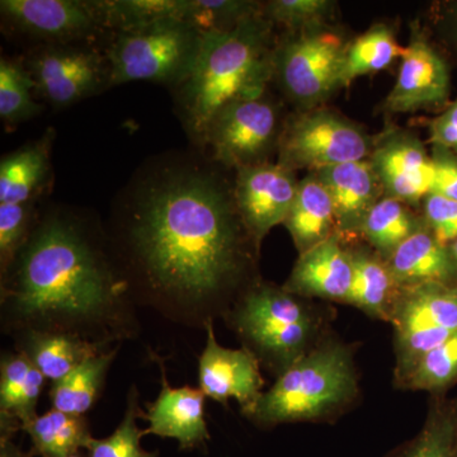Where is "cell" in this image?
<instances>
[{"label":"cell","mask_w":457,"mask_h":457,"mask_svg":"<svg viewBox=\"0 0 457 457\" xmlns=\"http://www.w3.org/2000/svg\"><path fill=\"white\" fill-rule=\"evenodd\" d=\"M457 402L432 403L425 425L385 457H456Z\"/></svg>","instance_id":"obj_31"},{"label":"cell","mask_w":457,"mask_h":457,"mask_svg":"<svg viewBox=\"0 0 457 457\" xmlns=\"http://www.w3.org/2000/svg\"><path fill=\"white\" fill-rule=\"evenodd\" d=\"M201 42L203 35L180 18L114 33L106 53L110 87L147 80L179 88L194 69Z\"/></svg>","instance_id":"obj_6"},{"label":"cell","mask_w":457,"mask_h":457,"mask_svg":"<svg viewBox=\"0 0 457 457\" xmlns=\"http://www.w3.org/2000/svg\"><path fill=\"white\" fill-rule=\"evenodd\" d=\"M123 230L135 287L165 317L206 326L228 314L255 282L257 246L234 192L209 171H164L140 189Z\"/></svg>","instance_id":"obj_1"},{"label":"cell","mask_w":457,"mask_h":457,"mask_svg":"<svg viewBox=\"0 0 457 457\" xmlns=\"http://www.w3.org/2000/svg\"><path fill=\"white\" fill-rule=\"evenodd\" d=\"M71 457H83V456L80 455V453H77V455H74V456H71Z\"/></svg>","instance_id":"obj_44"},{"label":"cell","mask_w":457,"mask_h":457,"mask_svg":"<svg viewBox=\"0 0 457 457\" xmlns=\"http://www.w3.org/2000/svg\"><path fill=\"white\" fill-rule=\"evenodd\" d=\"M386 263L398 288L428 282L455 285L457 267L449 245H441L427 225L405 240Z\"/></svg>","instance_id":"obj_20"},{"label":"cell","mask_w":457,"mask_h":457,"mask_svg":"<svg viewBox=\"0 0 457 457\" xmlns=\"http://www.w3.org/2000/svg\"><path fill=\"white\" fill-rule=\"evenodd\" d=\"M281 131L278 107L264 95L222 108L213 117L204 145L210 146L218 163L239 170L269 163Z\"/></svg>","instance_id":"obj_10"},{"label":"cell","mask_w":457,"mask_h":457,"mask_svg":"<svg viewBox=\"0 0 457 457\" xmlns=\"http://www.w3.org/2000/svg\"><path fill=\"white\" fill-rule=\"evenodd\" d=\"M273 27L262 11L231 31L203 35L194 69L176 88L180 119L197 144L204 145L213 117L228 104L266 95L278 42Z\"/></svg>","instance_id":"obj_3"},{"label":"cell","mask_w":457,"mask_h":457,"mask_svg":"<svg viewBox=\"0 0 457 457\" xmlns=\"http://www.w3.org/2000/svg\"><path fill=\"white\" fill-rule=\"evenodd\" d=\"M284 225L299 254L311 251L336 233L335 207L317 174L311 173L300 180Z\"/></svg>","instance_id":"obj_22"},{"label":"cell","mask_w":457,"mask_h":457,"mask_svg":"<svg viewBox=\"0 0 457 457\" xmlns=\"http://www.w3.org/2000/svg\"><path fill=\"white\" fill-rule=\"evenodd\" d=\"M25 65L35 93L55 108L71 106L110 87L107 56L83 42L42 45Z\"/></svg>","instance_id":"obj_11"},{"label":"cell","mask_w":457,"mask_h":457,"mask_svg":"<svg viewBox=\"0 0 457 457\" xmlns=\"http://www.w3.org/2000/svg\"><path fill=\"white\" fill-rule=\"evenodd\" d=\"M371 137L361 126L328 108L299 111L282 126L279 165L314 171L369 159Z\"/></svg>","instance_id":"obj_9"},{"label":"cell","mask_w":457,"mask_h":457,"mask_svg":"<svg viewBox=\"0 0 457 457\" xmlns=\"http://www.w3.org/2000/svg\"><path fill=\"white\" fill-rule=\"evenodd\" d=\"M17 351L26 354L42 375L54 383L84 361L110 351L80 337L60 332L25 330L17 333Z\"/></svg>","instance_id":"obj_23"},{"label":"cell","mask_w":457,"mask_h":457,"mask_svg":"<svg viewBox=\"0 0 457 457\" xmlns=\"http://www.w3.org/2000/svg\"><path fill=\"white\" fill-rule=\"evenodd\" d=\"M116 354L117 348L96 354L55 381L50 390L53 409L84 416L97 400L107 370Z\"/></svg>","instance_id":"obj_28"},{"label":"cell","mask_w":457,"mask_h":457,"mask_svg":"<svg viewBox=\"0 0 457 457\" xmlns=\"http://www.w3.org/2000/svg\"><path fill=\"white\" fill-rule=\"evenodd\" d=\"M104 29L137 31L168 18H185L188 0H98L92 2Z\"/></svg>","instance_id":"obj_30"},{"label":"cell","mask_w":457,"mask_h":457,"mask_svg":"<svg viewBox=\"0 0 457 457\" xmlns=\"http://www.w3.org/2000/svg\"><path fill=\"white\" fill-rule=\"evenodd\" d=\"M369 161L385 197L414 207L431 194L435 177L432 156L416 135L398 128L386 129L374 137Z\"/></svg>","instance_id":"obj_12"},{"label":"cell","mask_w":457,"mask_h":457,"mask_svg":"<svg viewBox=\"0 0 457 457\" xmlns=\"http://www.w3.org/2000/svg\"><path fill=\"white\" fill-rule=\"evenodd\" d=\"M335 207L337 233L360 237L366 216L381 198L384 189L369 159L314 171Z\"/></svg>","instance_id":"obj_18"},{"label":"cell","mask_w":457,"mask_h":457,"mask_svg":"<svg viewBox=\"0 0 457 457\" xmlns=\"http://www.w3.org/2000/svg\"><path fill=\"white\" fill-rule=\"evenodd\" d=\"M353 356L352 345L321 339L262 394L245 416L260 427L332 420L359 396Z\"/></svg>","instance_id":"obj_4"},{"label":"cell","mask_w":457,"mask_h":457,"mask_svg":"<svg viewBox=\"0 0 457 457\" xmlns=\"http://www.w3.org/2000/svg\"><path fill=\"white\" fill-rule=\"evenodd\" d=\"M54 132L5 155L0 163V204L36 201L46 185Z\"/></svg>","instance_id":"obj_24"},{"label":"cell","mask_w":457,"mask_h":457,"mask_svg":"<svg viewBox=\"0 0 457 457\" xmlns=\"http://www.w3.org/2000/svg\"><path fill=\"white\" fill-rule=\"evenodd\" d=\"M389 323L395 351L394 383L399 386L425 354L457 332V285L399 287Z\"/></svg>","instance_id":"obj_8"},{"label":"cell","mask_w":457,"mask_h":457,"mask_svg":"<svg viewBox=\"0 0 457 457\" xmlns=\"http://www.w3.org/2000/svg\"><path fill=\"white\" fill-rule=\"evenodd\" d=\"M35 82L25 62L2 57L0 60V117L8 126L27 121L41 112L33 99Z\"/></svg>","instance_id":"obj_32"},{"label":"cell","mask_w":457,"mask_h":457,"mask_svg":"<svg viewBox=\"0 0 457 457\" xmlns=\"http://www.w3.org/2000/svg\"><path fill=\"white\" fill-rule=\"evenodd\" d=\"M141 414L139 393L132 386L122 422L110 437L104 440L92 438L86 449L88 451L87 457H158V453H147L141 447V437L145 436V429H140L137 425Z\"/></svg>","instance_id":"obj_35"},{"label":"cell","mask_w":457,"mask_h":457,"mask_svg":"<svg viewBox=\"0 0 457 457\" xmlns=\"http://www.w3.org/2000/svg\"><path fill=\"white\" fill-rule=\"evenodd\" d=\"M0 14L11 31L45 45L83 42L104 29L92 2L2 0Z\"/></svg>","instance_id":"obj_14"},{"label":"cell","mask_w":457,"mask_h":457,"mask_svg":"<svg viewBox=\"0 0 457 457\" xmlns=\"http://www.w3.org/2000/svg\"><path fill=\"white\" fill-rule=\"evenodd\" d=\"M423 219L436 239L444 245L457 240V201L429 194L423 200Z\"/></svg>","instance_id":"obj_38"},{"label":"cell","mask_w":457,"mask_h":457,"mask_svg":"<svg viewBox=\"0 0 457 457\" xmlns=\"http://www.w3.org/2000/svg\"><path fill=\"white\" fill-rule=\"evenodd\" d=\"M350 249L353 278L345 303L360 309L369 317L389 321L398 286L386 261L369 245Z\"/></svg>","instance_id":"obj_25"},{"label":"cell","mask_w":457,"mask_h":457,"mask_svg":"<svg viewBox=\"0 0 457 457\" xmlns=\"http://www.w3.org/2000/svg\"><path fill=\"white\" fill-rule=\"evenodd\" d=\"M31 437L33 451L41 457H71L87 449L90 436L84 416H73L51 409L22 427Z\"/></svg>","instance_id":"obj_27"},{"label":"cell","mask_w":457,"mask_h":457,"mask_svg":"<svg viewBox=\"0 0 457 457\" xmlns=\"http://www.w3.org/2000/svg\"><path fill=\"white\" fill-rule=\"evenodd\" d=\"M429 141L457 155V99L429 125Z\"/></svg>","instance_id":"obj_40"},{"label":"cell","mask_w":457,"mask_h":457,"mask_svg":"<svg viewBox=\"0 0 457 457\" xmlns=\"http://www.w3.org/2000/svg\"><path fill=\"white\" fill-rule=\"evenodd\" d=\"M213 320L207 321L206 347L200 357L198 381L206 396L227 404L228 398H236L242 405L243 414L249 413L262 396L264 380L260 361L252 352L230 350L216 342Z\"/></svg>","instance_id":"obj_16"},{"label":"cell","mask_w":457,"mask_h":457,"mask_svg":"<svg viewBox=\"0 0 457 457\" xmlns=\"http://www.w3.org/2000/svg\"><path fill=\"white\" fill-rule=\"evenodd\" d=\"M456 378L457 332L425 354L398 387L438 393L450 386Z\"/></svg>","instance_id":"obj_34"},{"label":"cell","mask_w":457,"mask_h":457,"mask_svg":"<svg viewBox=\"0 0 457 457\" xmlns=\"http://www.w3.org/2000/svg\"><path fill=\"white\" fill-rule=\"evenodd\" d=\"M338 233L299 255L293 272L282 287L303 299L345 303L350 294L353 264L351 249Z\"/></svg>","instance_id":"obj_17"},{"label":"cell","mask_w":457,"mask_h":457,"mask_svg":"<svg viewBox=\"0 0 457 457\" xmlns=\"http://www.w3.org/2000/svg\"><path fill=\"white\" fill-rule=\"evenodd\" d=\"M423 227H426L425 219L418 216L409 204L384 196L366 216L360 237L386 261Z\"/></svg>","instance_id":"obj_26"},{"label":"cell","mask_w":457,"mask_h":457,"mask_svg":"<svg viewBox=\"0 0 457 457\" xmlns=\"http://www.w3.org/2000/svg\"><path fill=\"white\" fill-rule=\"evenodd\" d=\"M303 300L257 281L224 317L245 350L278 378L321 341L323 318Z\"/></svg>","instance_id":"obj_5"},{"label":"cell","mask_w":457,"mask_h":457,"mask_svg":"<svg viewBox=\"0 0 457 457\" xmlns=\"http://www.w3.org/2000/svg\"><path fill=\"white\" fill-rule=\"evenodd\" d=\"M263 4L248 0H188L183 20L201 35L227 32L236 29L246 18L257 16Z\"/></svg>","instance_id":"obj_33"},{"label":"cell","mask_w":457,"mask_h":457,"mask_svg":"<svg viewBox=\"0 0 457 457\" xmlns=\"http://www.w3.org/2000/svg\"><path fill=\"white\" fill-rule=\"evenodd\" d=\"M0 457H29L22 453L16 445L12 442L11 437H0Z\"/></svg>","instance_id":"obj_41"},{"label":"cell","mask_w":457,"mask_h":457,"mask_svg":"<svg viewBox=\"0 0 457 457\" xmlns=\"http://www.w3.org/2000/svg\"><path fill=\"white\" fill-rule=\"evenodd\" d=\"M447 27H449L451 38L457 46V4L453 5L447 13Z\"/></svg>","instance_id":"obj_42"},{"label":"cell","mask_w":457,"mask_h":457,"mask_svg":"<svg viewBox=\"0 0 457 457\" xmlns=\"http://www.w3.org/2000/svg\"><path fill=\"white\" fill-rule=\"evenodd\" d=\"M450 95L449 66L417 22L400 62L398 78L384 102L390 113H411L441 106Z\"/></svg>","instance_id":"obj_15"},{"label":"cell","mask_w":457,"mask_h":457,"mask_svg":"<svg viewBox=\"0 0 457 457\" xmlns=\"http://www.w3.org/2000/svg\"><path fill=\"white\" fill-rule=\"evenodd\" d=\"M33 204H0V269L9 270L26 245L33 228Z\"/></svg>","instance_id":"obj_37"},{"label":"cell","mask_w":457,"mask_h":457,"mask_svg":"<svg viewBox=\"0 0 457 457\" xmlns=\"http://www.w3.org/2000/svg\"><path fill=\"white\" fill-rule=\"evenodd\" d=\"M451 254H453V261H455L456 267H457V240L455 242L451 243L449 245Z\"/></svg>","instance_id":"obj_43"},{"label":"cell","mask_w":457,"mask_h":457,"mask_svg":"<svg viewBox=\"0 0 457 457\" xmlns=\"http://www.w3.org/2000/svg\"><path fill=\"white\" fill-rule=\"evenodd\" d=\"M405 46L396 40L392 27L376 23L348 44L342 71V88L357 78L378 73L402 59Z\"/></svg>","instance_id":"obj_29"},{"label":"cell","mask_w":457,"mask_h":457,"mask_svg":"<svg viewBox=\"0 0 457 457\" xmlns=\"http://www.w3.org/2000/svg\"><path fill=\"white\" fill-rule=\"evenodd\" d=\"M456 457H457V453H456Z\"/></svg>","instance_id":"obj_45"},{"label":"cell","mask_w":457,"mask_h":457,"mask_svg":"<svg viewBox=\"0 0 457 457\" xmlns=\"http://www.w3.org/2000/svg\"><path fill=\"white\" fill-rule=\"evenodd\" d=\"M45 376L31 360L17 351L3 354L0 363V428L12 437L36 417Z\"/></svg>","instance_id":"obj_21"},{"label":"cell","mask_w":457,"mask_h":457,"mask_svg":"<svg viewBox=\"0 0 457 457\" xmlns=\"http://www.w3.org/2000/svg\"><path fill=\"white\" fill-rule=\"evenodd\" d=\"M128 279L77 220L54 213L33 228L2 276L3 323L68 333L106 348L137 332Z\"/></svg>","instance_id":"obj_2"},{"label":"cell","mask_w":457,"mask_h":457,"mask_svg":"<svg viewBox=\"0 0 457 457\" xmlns=\"http://www.w3.org/2000/svg\"><path fill=\"white\" fill-rule=\"evenodd\" d=\"M297 186L295 171L278 163L269 162L237 170L234 201L240 220L258 251L267 234L284 224Z\"/></svg>","instance_id":"obj_13"},{"label":"cell","mask_w":457,"mask_h":457,"mask_svg":"<svg viewBox=\"0 0 457 457\" xmlns=\"http://www.w3.org/2000/svg\"><path fill=\"white\" fill-rule=\"evenodd\" d=\"M350 41L332 27L286 32L273 51V79L300 111L320 107L342 88Z\"/></svg>","instance_id":"obj_7"},{"label":"cell","mask_w":457,"mask_h":457,"mask_svg":"<svg viewBox=\"0 0 457 457\" xmlns=\"http://www.w3.org/2000/svg\"><path fill=\"white\" fill-rule=\"evenodd\" d=\"M435 177L431 194L457 201V156L445 147L432 145Z\"/></svg>","instance_id":"obj_39"},{"label":"cell","mask_w":457,"mask_h":457,"mask_svg":"<svg viewBox=\"0 0 457 457\" xmlns=\"http://www.w3.org/2000/svg\"><path fill=\"white\" fill-rule=\"evenodd\" d=\"M336 8L330 0H272L263 5V16L286 32H299L329 26Z\"/></svg>","instance_id":"obj_36"},{"label":"cell","mask_w":457,"mask_h":457,"mask_svg":"<svg viewBox=\"0 0 457 457\" xmlns=\"http://www.w3.org/2000/svg\"><path fill=\"white\" fill-rule=\"evenodd\" d=\"M162 368V390L154 404L149 405L146 414L141 418L149 420L145 435L159 437L176 438L180 449L203 446L209 440L206 422L204 418V394L201 389L191 386L174 389L165 378L163 363Z\"/></svg>","instance_id":"obj_19"}]
</instances>
